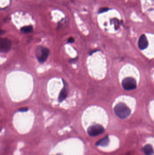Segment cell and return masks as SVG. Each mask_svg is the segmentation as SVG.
<instances>
[{
  "label": "cell",
  "instance_id": "obj_2",
  "mask_svg": "<svg viewBox=\"0 0 154 155\" xmlns=\"http://www.w3.org/2000/svg\"><path fill=\"white\" fill-rule=\"evenodd\" d=\"M50 53L49 50L47 47L40 46L37 47L36 51V57L40 64H43L47 60Z\"/></svg>",
  "mask_w": 154,
  "mask_h": 155
},
{
  "label": "cell",
  "instance_id": "obj_11",
  "mask_svg": "<svg viewBox=\"0 0 154 155\" xmlns=\"http://www.w3.org/2000/svg\"><path fill=\"white\" fill-rule=\"evenodd\" d=\"M112 22H113V23L114 24V27L116 30H118L119 27H120V25H121L120 21L119 20L114 18L113 19H112Z\"/></svg>",
  "mask_w": 154,
  "mask_h": 155
},
{
  "label": "cell",
  "instance_id": "obj_4",
  "mask_svg": "<svg viewBox=\"0 0 154 155\" xmlns=\"http://www.w3.org/2000/svg\"><path fill=\"white\" fill-rule=\"evenodd\" d=\"M104 132V127L99 124H95L90 126L87 129V133L91 137H95Z\"/></svg>",
  "mask_w": 154,
  "mask_h": 155
},
{
  "label": "cell",
  "instance_id": "obj_7",
  "mask_svg": "<svg viewBox=\"0 0 154 155\" xmlns=\"http://www.w3.org/2000/svg\"><path fill=\"white\" fill-rule=\"evenodd\" d=\"M138 45L139 48H140L141 50H144L148 47V42L146 38V37L144 34L140 35L139 39Z\"/></svg>",
  "mask_w": 154,
  "mask_h": 155
},
{
  "label": "cell",
  "instance_id": "obj_9",
  "mask_svg": "<svg viewBox=\"0 0 154 155\" xmlns=\"http://www.w3.org/2000/svg\"><path fill=\"white\" fill-rule=\"evenodd\" d=\"M143 151L146 155H151L154 152L152 147L149 144L146 145L144 146L143 147Z\"/></svg>",
  "mask_w": 154,
  "mask_h": 155
},
{
  "label": "cell",
  "instance_id": "obj_10",
  "mask_svg": "<svg viewBox=\"0 0 154 155\" xmlns=\"http://www.w3.org/2000/svg\"><path fill=\"white\" fill-rule=\"evenodd\" d=\"M21 31L24 33H29L32 32L33 31V27L32 25H28L26 26H24L21 29Z\"/></svg>",
  "mask_w": 154,
  "mask_h": 155
},
{
  "label": "cell",
  "instance_id": "obj_8",
  "mask_svg": "<svg viewBox=\"0 0 154 155\" xmlns=\"http://www.w3.org/2000/svg\"><path fill=\"white\" fill-rule=\"evenodd\" d=\"M109 143V139L108 136H106L104 138L101 139L95 143L96 146H102V147H106L108 146Z\"/></svg>",
  "mask_w": 154,
  "mask_h": 155
},
{
  "label": "cell",
  "instance_id": "obj_14",
  "mask_svg": "<svg viewBox=\"0 0 154 155\" xmlns=\"http://www.w3.org/2000/svg\"><path fill=\"white\" fill-rule=\"evenodd\" d=\"M74 42V39L72 37H70L68 40V42L69 43H72Z\"/></svg>",
  "mask_w": 154,
  "mask_h": 155
},
{
  "label": "cell",
  "instance_id": "obj_12",
  "mask_svg": "<svg viewBox=\"0 0 154 155\" xmlns=\"http://www.w3.org/2000/svg\"><path fill=\"white\" fill-rule=\"evenodd\" d=\"M111 9L109 8V7H101L99 9L98 11V14H101V13H103L104 12H106L107 11H109Z\"/></svg>",
  "mask_w": 154,
  "mask_h": 155
},
{
  "label": "cell",
  "instance_id": "obj_1",
  "mask_svg": "<svg viewBox=\"0 0 154 155\" xmlns=\"http://www.w3.org/2000/svg\"><path fill=\"white\" fill-rule=\"evenodd\" d=\"M114 112L117 117L122 119L128 118L131 113L130 109L123 103H119L115 106Z\"/></svg>",
  "mask_w": 154,
  "mask_h": 155
},
{
  "label": "cell",
  "instance_id": "obj_6",
  "mask_svg": "<svg viewBox=\"0 0 154 155\" xmlns=\"http://www.w3.org/2000/svg\"><path fill=\"white\" fill-rule=\"evenodd\" d=\"M63 83L64 84V87L62 90L61 91L59 97H58V101L59 102H62L63 101L67 98L68 93V85L66 81L62 79Z\"/></svg>",
  "mask_w": 154,
  "mask_h": 155
},
{
  "label": "cell",
  "instance_id": "obj_5",
  "mask_svg": "<svg viewBox=\"0 0 154 155\" xmlns=\"http://www.w3.org/2000/svg\"><path fill=\"white\" fill-rule=\"evenodd\" d=\"M11 41L7 38H1L0 41V51L2 53H7L11 50Z\"/></svg>",
  "mask_w": 154,
  "mask_h": 155
},
{
  "label": "cell",
  "instance_id": "obj_3",
  "mask_svg": "<svg viewBox=\"0 0 154 155\" xmlns=\"http://www.w3.org/2000/svg\"><path fill=\"white\" fill-rule=\"evenodd\" d=\"M122 85L124 89L126 90H133L137 86L136 80L132 77H127L123 79Z\"/></svg>",
  "mask_w": 154,
  "mask_h": 155
},
{
  "label": "cell",
  "instance_id": "obj_15",
  "mask_svg": "<svg viewBox=\"0 0 154 155\" xmlns=\"http://www.w3.org/2000/svg\"><path fill=\"white\" fill-rule=\"evenodd\" d=\"M59 155V154H58V155Z\"/></svg>",
  "mask_w": 154,
  "mask_h": 155
},
{
  "label": "cell",
  "instance_id": "obj_13",
  "mask_svg": "<svg viewBox=\"0 0 154 155\" xmlns=\"http://www.w3.org/2000/svg\"><path fill=\"white\" fill-rule=\"evenodd\" d=\"M28 111V108L27 107H22L19 109V112H25Z\"/></svg>",
  "mask_w": 154,
  "mask_h": 155
}]
</instances>
